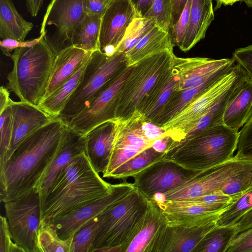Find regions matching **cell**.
<instances>
[{
  "label": "cell",
  "instance_id": "f5cc1de1",
  "mask_svg": "<svg viewBox=\"0 0 252 252\" xmlns=\"http://www.w3.org/2000/svg\"><path fill=\"white\" fill-rule=\"evenodd\" d=\"M188 0H171L173 24L179 18Z\"/></svg>",
  "mask_w": 252,
  "mask_h": 252
},
{
  "label": "cell",
  "instance_id": "30bf717a",
  "mask_svg": "<svg viewBox=\"0 0 252 252\" xmlns=\"http://www.w3.org/2000/svg\"><path fill=\"white\" fill-rule=\"evenodd\" d=\"M84 0H51L41 25L42 36L56 55L71 45L73 32L86 15Z\"/></svg>",
  "mask_w": 252,
  "mask_h": 252
},
{
  "label": "cell",
  "instance_id": "7bdbcfd3",
  "mask_svg": "<svg viewBox=\"0 0 252 252\" xmlns=\"http://www.w3.org/2000/svg\"><path fill=\"white\" fill-rule=\"evenodd\" d=\"M236 155L252 159V118L239 132Z\"/></svg>",
  "mask_w": 252,
  "mask_h": 252
},
{
  "label": "cell",
  "instance_id": "4dcf8cb0",
  "mask_svg": "<svg viewBox=\"0 0 252 252\" xmlns=\"http://www.w3.org/2000/svg\"><path fill=\"white\" fill-rule=\"evenodd\" d=\"M178 82V77L171 72L165 82L156 89L150 96L140 111L147 121L154 124L172 94L176 92Z\"/></svg>",
  "mask_w": 252,
  "mask_h": 252
},
{
  "label": "cell",
  "instance_id": "f6af8a7d",
  "mask_svg": "<svg viewBox=\"0 0 252 252\" xmlns=\"http://www.w3.org/2000/svg\"><path fill=\"white\" fill-rule=\"evenodd\" d=\"M226 252H252V227L236 234Z\"/></svg>",
  "mask_w": 252,
  "mask_h": 252
},
{
  "label": "cell",
  "instance_id": "d590c367",
  "mask_svg": "<svg viewBox=\"0 0 252 252\" xmlns=\"http://www.w3.org/2000/svg\"><path fill=\"white\" fill-rule=\"evenodd\" d=\"M156 26L150 19L136 17L127 28L125 36L116 48V53H125L134 46Z\"/></svg>",
  "mask_w": 252,
  "mask_h": 252
},
{
  "label": "cell",
  "instance_id": "60d3db41",
  "mask_svg": "<svg viewBox=\"0 0 252 252\" xmlns=\"http://www.w3.org/2000/svg\"><path fill=\"white\" fill-rule=\"evenodd\" d=\"M0 167L5 162L13 132V113L10 104L0 113Z\"/></svg>",
  "mask_w": 252,
  "mask_h": 252
},
{
  "label": "cell",
  "instance_id": "9c48e42d",
  "mask_svg": "<svg viewBox=\"0 0 252 252\" xmlns=\"http://www.w3.org/2000/svg\"><path fill=\"white\" fill-rule=\"evenodd\" d=\"M4 203L5 217L13 239L25 252H37L41 199L34 189Z\"/></svg>",
  "mask_w": 252,
  "mask_h": 252
},
{
  "label": "cell",
  "instance_id": "6da1fadb",
  "mask_svg": "<svg viewBox=\"0 0 252 252\" xmlns=\"http://www.w3.org/2000/svg\"><path fill=\"white\" fill-rule=\"evenodd\" d=\"M68 122L58 117L26 138L0 167V199H13L38 189L65 133Z\"/></svg>",
  "mask_w": 252,
  "mask_h": 252
},
{
  "label": "cell",
  "instance_id": "9f6ffc18",
  "mask_svg": "<svg viewBox=\"0 0 252 252\" xmlns=\"http://www.w3.org/2000/svg\"><path fill=\"white\" fill-rule=\"evenodd\" d=\"M243 0H217L218 1V6L216 8H219L222 4L227 5H232L236 2L241 1Z\"/></svg>",
  "mask_w": 252,
  "mask_h": 252
},
{
  "label": "cell",
  "instance_id": "9a60e30c",
  "mask_svg": "<svg viewBox=\"0 0 252 252\" xmlns=\"http://www.w3.org/2000/svg\"><path fill=\"white\" fill-rule=\"evenodd\" d=\"M235 64L232 57L213 59L202 57L182 58L175 56L171 72L179 78L176 92L198 87L222 75Z\"/></svg>",
  "mask_w": 252,
  "mask_h": 252
},
{
  "label": "cell",
  "instance_id": "8fae6325",
  "mask_svg": "<svg viewBox=\"0 0 252 252\" xmlns=\"http://www.w3.org/2000/svg\"><path fill=\"white\" fill-rule=\"evenodd\" d=\"M252 160L235 155L221 163L201 170L188 182L164 193V202L187 200L221 190Z\"/></svg>",
  "mask_w": 252,
  "mask_h": 252
},
{
  "label": "cell",
  "instance_id": "1f68e13d",
  "mask_svg": "<svg viewBox=\"0 0 252 252\" xmlns=\"http://www.w3.org/2000/svg\"><path fill=\"white\" fill-rule=\"evenodd\" d=\"M220 76L198 87L180 92H175L160 111L154 124L160 126L170 120L179 113L193 98L212 85Z\"/></svg>",
  "mask_w": 252,
  "mask_h": 252
},
{
  "label": "cell",
  "instance_id": "f35d334b",
  "mask_svg": "<svg viewBox=\"0 0 252 252\" xmlns=\"http://www.w3.org/2000/svg\"><path fill=\"white\" fill-rule=\"evenodd\" d=\"M252 188V160L232 177L221 189L223 193L238 198Z\"/></svg>",
  "mask_w": 252,
  "mask_h": 252
},
{
  "label": "cell",
  "instance_id": "6f0895ef",
  "mask_svg": "<svg viewBox=\"0 0 252 252\" xmlns=\"http://www.w3.org/2000/svg\"><path fill=\"white\" fill-rule=\"evenodd\" d=\"M249 6L252 7V0H243Z\"/></svg>",
  "mask_w": 252,
  "mask_h": 252
},
{
  "label": "cell",
  "instance_id": "7a4b0ae2",
  "mask_svg": "<svg viewBox=\"0 0 252 252\" xmlns=\"http://www.w3.org/2000/svg\"><path fill=\"white\" fill-rule=\"evenodd\" d=\"M114 187L94 170L85 151L60 172L49 188L41 201L40 221L49 223L110 194Z\"/></svg>",
  "mask_w": 252,
  "mask_h": 252
},
{
  "label": "cell",
  "instance_id": "e575fe53",
  "mask_svg": "<svg viewBox=\"0 0 252 252\" xmlns=\"http://www.w3.org/2000/svg\"><path fill=\"white\" fill-rule=\"evenodd\" d=\"M234 226H217L208 232L193 252H226L235 235Z\"/></svg>",
  "mask_w": 252,
  "mask_h": 252
},
{
  "label": "cell",
  "instance_id": "e0dca14e",
  "mask_svg": "<svg viewBox=\"0 0 252 252\" xmlns=\"http://www.w3.org/2000/svg\"><path fill=\"white\" fill-rule=\"evenodd\" d=\"M135 188L133 183L123 182L115 184L110 194L57 218L49 224L56 229L61 239H66L73 235L86 222L99 215Z\"/></svg>",
  "mask_w": 252,
  "mask_h": 252
},
{
  "label": "cell",
  "instance_id": "ffe728a7",
  "mask_svg": "<svg viewBox=\"0 0 252 252\" xmlns=\"http://www.w3.org/2000/svg\"><path fill=\"white\" fill-rule=\"evenodd\" d=\"M10 105L13 113V132L5 162L26 138L55 118L38 106L29 103L11 100Z\"/></svg>",
  "mask_w": 252,
  "mask_h": 252
},
{
  "label": "cell",
  "instance_id": "603a6c76",
  "mask_svg": "<svg viewBox=\"0 0 252 252\" xmlns=\"http://www.w3.org/2000/svg\"><path fill=\"white\" fill-rule=\"evenodd\" d=\"M115 119L94 127L85 135L86 153L94 170L103 173L108 164L115 134Z\"/></svg>",
  "mask_w": 252,
  "mask_h": 252
},
{
  "label": "cell",
  "instance_id": "7c38bea8",
  "mask_svg": "<svg viewBox=\"0 0 252 252\" xmlns=\"http://www.w3.org/2000/svg\"><path fill=\"white\" fill-rule=\"evenodd\" d=\"M200 171L186 168L163 158L134 175L133 184L144 196L151 199L156 194H164L188 182Z\"/></svg>",
  "mask_w": 252,
  "mask_h": 252
},
{
  "label": "cell",
  "instance_id": "681fc988",
  "mask_svg": "<svg viewBox=\"0 0 252 252\" xmlns=\"http://www.w3.org/2000/svg\"><path fill=\"white\" fill-rule=\"evenodd\" d=\"M233 226L236 234L252 227V208L242 215Z\"/></svg>",
  "mask_w": 252,
  "mask_h": 252
},
{
  "label": "cell",
  "instance_id": "7dc6e473",
  "mask_svg": "<svg viewBox=\"0 0 252 252\" xmlns=\"http://www.w3.org/2000/svg\"><path fill=\"white\" fill-rule=\"evenodd\" d=\"M42 38V36L40 35L37 38L23 41L6 38L0 41V46L3 53L6 56L10 57L12 51L19 48L32 46L39 42Z\"/></svg>",
  "mask_w": 252,
  "mask_h": 252
},
{
  "label": "cell",
  "instance_id": "d4e9b609",
  "mask_svg": "<svg viewBox=\"0 0 252 252\" xmlns=\"http://www.w3.org/2000/svg\"><path fill=\"white\" fill-rule=\"evenodd\" d=\"M252 118V80L247 75L232 94L224 110L223 123L238 131Z\"/></svg>",
  "mask_w": 252,
  "mask_h": 252
},
{
  "label": "cell",
  "instance_id": "5b68a950",
  "mask_svg": "<svg viewBox=\"0 0 252 252\" xmlns=\"http://www.w3.org/2000/svg\"><path fill=\"white\" fill-rule=\"evenodd\" d=\"M55 55L42 37L36 44L16 49L7 89L20 101L38 106L46 89Z\"/></svg>",
  "mask_w": 252,
  "mask_h": 252
},
{
  "label": "cell",
  "instance_id": "8d00e7d4",
  "mask_svg": "<svg viewBox=\"0 0 252 252\" xmlns=\"http://www.w3.org/2000/svg\"><path fill=\"white\" fill-rule=\"evenodd\" d=\"M99 225L98 215L83 224L73 235L70 252H92Z\"/></svg>",
  "mask_w": 252,
  "mask_h": 252
},
{
  "label": "cell",
  "instance_id": "b9f144b4",
  "mask_svg": "<svg viewBox=\"0 0 252 252\" xmlns=\"http://www.w3.org/2000/svg\"><path fill=\"white\" fill-rule=\"evenodd\" d=\"M192 0H188L177 21L173 24L169 34L173 46L182 48L189 25Z\"/></svg>",
  "mask_w": 252,
  "mask_h": 252
},
{
  "label": "cell",
  "instance_id": "836d02e7",
  "mask_svg": "<svg viewBox=\"0 0 252 252\" xmlns=\"http://www.w3.org/2000/svg\"><path fill=\"white\" fill-rule=\"evenodd\" d=\"M73 235L63 240L51 224L40 221L37 239V252H70Z\"/></svg>",
  "mask_w": 252,
  "mask_h": 252
},
{
  "label": "cell",
  "instance_id": "11a10c76",
  "mask_svg": "<svg viewBox=\"0 0 252 252\" xmlns=\"http://www.w3.org/2000/svg\"><path fill=\"white\" fill-rule=\"evenodd\" d=\"M11 100L8 89L2 86L0 88V113L10 104Z\"/></svg>",
  "mask_w": 252,
  "mask_h": 252
},
{
  "label": "cell",
  "instance_id": "f546056e",
  "mask_svg": "<svg viewBox=\"0 0 252 252\" xmlns=\"http://www.w3.org/2000/svg\"><path fill=\"white\" fill-rule=\"evenodd\" d=\"M101 20L99 15L86 14L73 32L71 45L88 52L99 50Z\"/></svg>",
  "mask_w": 252,
  "mask_h": 252
},
{
  "label": "cell",
  "instance_id": "cb8c5ba5",
  "mask_svg": "<svg viewBox=\"0 0 252 252\" xmlns=\"http://www.w3.org/2000/svg\"><path fill=\"white\" fill-rule=\"evenodd\" d=\"M91 53L70 46L56 54L48 83L40 101L50 96L69 79L88 60Z\"/></svg>",
  "mask_w": 252,
  "mask_h": 252
},
{
  "label": "cell",
  "instance_id": "ac0fdd59",
  "mask_svg": "<svg viewBox=\"0 0 252 252\" xmlns=\"http://www.w3.org/2000/svg\"><path fill=\"white\" fill-rule=\"evenodd\" d=\"M230 204H206L183 200L157 204L168 225H188L218 219Z\"/></svg>",
  "mask_w": 252,
  "mask_h": 252
},
{
  "label": "cell",
  "instance_id": "4fadbf2b",
  "mask_svg": "<svg viewBox=\"0 0 252 252\" xmlns=\"http://www.w3.org/2000/svg\"><path fill=\"white\" fill-rule=\"evenodd\" d=\"M133 66H125L92 100L68 122L73 130L85 136L98 125L114 118L118 93L130 73Z\"/></svg>",
  "mask_w": 252,
  "mask_h": 252
},
{
  "label": "cell",
  "instance_id": "52a82bcc",
  "mask_svg": "<svg viewBox=\"0 0 252 252\" xmlns=\"http://www.w3.org/2000/svg\"><path fill=\"white\" fill-rule=\"evenodd\" d=\"M126 63L125 53L108 57L99 50L92 52L80 83L59 117L68 123L126 66Z\"/></svg>",
  "mask_w": 252,
  "mask_h": 252
},
{
  "label": "cell",
  "instance_id": "ab89813d",
  "mask_svg": "<svg viewBox=\"0 0 252 252\" xmlns=\"http://www.w3.org/2000/svg\"><path fill=\"white\" fill-rule=\"evenodd\" d=\"M144 18L153 20L157 26L169 32L173 25L171 0H153L152 7Z\"/></svg>",
  "mask_w": 252,
  "mask_h": 252
},
{
  "label": "cell",
  "instance_id": "5bb4252c",
  "mask_svg": "<svg viewBox=\"0 0 252 252\" xmlns=\"http://www.w3.org/2000/svg\"><path fill=\"white\" fill-rule=\"evenodd\" d=\"M115 134L109 159V165L117 168L146 149L153 142L146 136L144 122L146 119L140 111L126 118L115 119Z\"/></svg>",
  "mask_w": 252,
  "mask_h": 252
},
{
  "label": "cell",
  "instance_id": "83f0119b",
  "mask_svg": "<svg viewBox=\"0 0 252 252\" xmlns=\"http://www.w3.org/2000/svg\"><path fill=\"white\" fill-rule=\"evenodd\" d=\"M33 24L18 13L12 0H0V37L25 41Z\"/></svg>",
  "mask_w": 252,
  "mask_h": 252
},
{
  "label": "cell",
  "instance_id": "74e56055",
  "mask_svg": "<svg viewBox=\"0 0 252 252\" xmlns=\"http://www.w3.org/2000/svg\"><path fill=\"white\" fill-rule=\"evenodd\" d=\"M252 208V188L230 204L220 215L217 223L220 226H233L240 217Z\"/></svg>",
  "mask_w": 252,
  "mask_h": 252
},
{
  "label": "cell",
  "instance_id": "8992f818",
  "mask_svg": "<svg viewBox=\"0 0 252 252\" xmlns=\"http://www.w3.org/2000/svg\"><path fill=\"white\" fill-rule=\"evenodd\" d=\"M150 200L136 188L98 215L99 225L93 251L105 247L126 250L141 228Z\"/></svg>",
  "mask_w": 252,
  "mask_h": 252
},
{
  "label": "cell",
  "instance_id": "4316f807",
  "mask_svg": "<svg viewBox=\"0 0 252 252\" xmlns=\"http://www.w3.org/2000/svg\"><path fill=\"white\" fill-rule=\"evenodd\" d=\"M169 32L156 26L134 46L125 53L126 65L131 66L151 55L160 52L173 51Z\"/></svg>",
  "mask_w": 252,
  "mask_h": 252
},
{
  "label": "cell",
  "instance_id": "bcb514c9",
  "mask_svg": "<svg viewBox=\"0 0 252 252\" xmlns=\"http://www.w3.org/2000/svg\"><path fill=\"white\" fill-rule=\"evenodd\" d=\"M232 58L252 80V44L236 49L232 53Z\"/></svg>",
  "mask_w": 252,
  "mask_h": 252
},
{
  "label": "cell",
  "instance_id": "816d5d0a",
  "mask_svg": "<svg viewBox=\"0 0 252 252\" xmlns=\"http://www.w3.org/2000/svg\"><path fill=\"white\" fill-rule=\"evenodd\" d=\"M173 141L168 136L156 140L152 144L153 147L156 151L160 153H165L172 145Z\"/></svg>",
  "mask_w": 252,
  "mask_h": 252
},
{
  "label": "cell",
  "instance_id": "277c9868",
  "mask_svg": "<svg viewBox=\"0 0 252 252\" xmlns=\"http://www.w3.org/2000/svg\"><path fill=\"white\" fill-rule=\"evenodd\" d=\"M174 56L173 51H164L148 56L133 65L118 93L114 119L128 117L142 109L154 91L170 75Z\"/></svg>",
  "mask_w": 252,
  "mask_h": 252
},
{
  "label": "cell",
  "instance_id": "db71d44e",
  "mask_svg": "<svg viewBox=\"0 0 252 252\" xmlns=\"http://www.w3.org/2000/svg\"><path fill=\"white\" fill-rule=\"evenodd\" d=\"M44 0H26L27 10L32 16L36 17L42 4Z\"/></svg>",
  "mask_w": 252,
  "mask_h": 252
},
{
  "label": "cell",
  "instance_id": "ba28073f",
  "mask_svg": "<svg viewBox=\"0 0 252 252\" xmlns=\"http://www.w3.org/2000/svg\"><path fill=\"white\" fill-rule=\"evenodd\" d=\"M247 76L244 70L235 64L193 98L179 113L160 126L165 131V135L172 140V146L184 140L189 131L217 100Z\"/></svg>",
  "mask_w": 252,
  "mask_h": 252
},
{
  "label": "cell",
  "instance_id": "d6a6232c",
  "mask_svg": "<svg viewBox=\"0 0 252 252\" xmlns=\"http://www.w3.org/2000/svg\"><path fill=\"white\" fill-rule=\"evenodd\" d=\"M165 153L150 147L140 152L117 168L110 178L125 179L136 175L154 162L163 158Z\"/></svg>",
  "mask_w": 252,
  "mask_h": 252
},
{
  "label": "cell",
  "instance_id": "484cf974",
  "mask_svg": "<svg viewBox=\"0 0 252 252\" xmlns=\"http://www.w3.org/2000/svg\"><path fill=\"white\" fill-rule=\"evenodd\" d=\"M214 19L213 0H192L189 25L181 50L188 51L203 39Z\"/></svg>",
  "mask_w": 252,
  "mask_h": 252
},
{
  "label": "cell",
  "instance_id": "f1b7e54d",
  "mask_svg": "<svg viewBox=\"0 0 252 252\" xmlns=\"http://www.w3.org/2000/svg\"><path fill=\"white\" fill-rule=\"evenodd\" d=\"M88 60L52 94L41 101L38 106L51 117H59L80 83Z\"/></svg>",
  "mask_w": 252,
  "mask_h": 252
},
{
  "label": "cell",
  "instance_id": "2e32d148",
  "mask_svg": "<svg viewBox=\"0 0 252 252\" xmlns=\"http://www.w3.org/2000/svg\"><path fill=\"white\" fill-rule=\"evenodd\" d=\"M138 17L130 0H112L101 17L99 50L111 57L133 19Z\"/></svg>",
  "mask_w": 252,
  "mask_h": 252
},
{
  "label": "cell",
  "instance_id": "f907efd6",
  "mask_svg": "<svg viewBox=\"0 0 252 252\" xmlns=\"http://www.w3.org/2000/svg\"><path fill=\"white\" fill-rule=\"evenodd\" d=\"M138 17H144L151 9L153 0H130Z\"/></svg>",
  "mask_w": 252,
  "mask_h": 252
},
{
  "label": "cell",
  "instance_id": "7402d4cb",
  "mask_svg": "<svg viewBox=\"0 0 252 252\" xmlns=\"http://www.w3.org/2000/svg\"><path fill=\"white\" fill-rule=\"evenodd\" d=\"M218 219L189 225H169L160 252H193L206 235L218 225Z\"/></svg>",
  "mask_w": 252,
  "mask_h": 252
},
{
  "label": "cell",
  "instance_id": "ee69618b",
  "mask_svg": "<svg viewBox=\"0 0 252 252\" xmlns=\"http://www.w3.org/2000/svg\"><path fill=\"white\" fill-rule=\"evenodd\" d=\"M0 252H25L14 242L6 217H0Z\"/></svg>",
  "mask_w": 252,
  "mask_h": 252
},
{
  "label": "cell",
  "instance_id": "3957f363",
  "mask_svg": "<svg viewBox=\"0 0 252 252\" xmlns=\"http://www.w3.org/2000/svg\"><path fill=\"white\" fill-rule=\"evenodd\" d=\"M238 138V130L218 125L174 144L163 158L190 170H203L232 158Z\"/></svg>",
  "mask_w": 252,
  "mask_h": 252
},
{
  "label": "cell",
  "instance_id": "d6986e66",
  "mask_svg": "<svg viewBox=\"0 0 252 252\" xmlns=\"http://www.w3.org/2000/svg\"><path fill=\"white\" fill-rule=\"evenodd\" d=\"M85 151V136L73 130L69 126L38 189L41 201L60 172L78 155Z\"/></svg>",
  "mask_w": 252,
  "mask_h": 252
},
{
  "label": "cell",
  "instance_id": "44dd1931",
  "mask_svg": "<svg viewBox=\"0 0 252 252\" xmlns=\"http://www.w3.org/2000/svg\"><path fill=\"white\" fill-rule=\"evenodd\" d=\"M167 226L161 209L155 202L150 199L143 224L126 252H159Z\"/></svg>",
  "mask_w": 252,
  "mask_h": 252
},
{
  "label": "cell",
  "instance_id": "c3c4849f",
  "mask_svg": "<svg viewBox=\"0 0 252 252\" xmlns=\"http://www.w3.org/2000/svg\"><path fill=\"white\" fill-rule=\"evenodd\" d=\"M112 0H84V7L86 14L97 15L102 17Z\"/></svg>",
  "mask_w": 252,
  "mask_h": 252
}]
</instances>
